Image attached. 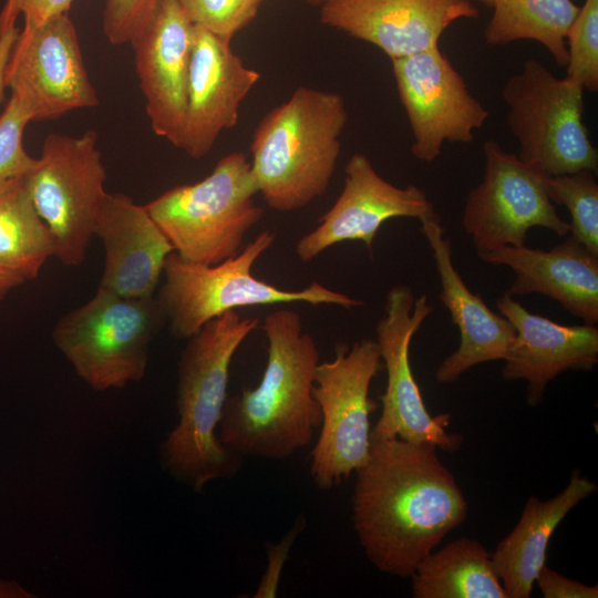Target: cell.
<instances>
[{
    "label": "cell",
    "mask_w": 598,
    "mask_h": 598,
    "mask_svg": "<svg viewBox=\"0 0 598 598\" xmlns=\"http://www.w3.org/2000/svg\"><path fill=\"white\" fill-rule=\"evenodd\" d=\"M437 447L399 437L371 439L357 473L352 520L368 559L382 573L411 577L467 515V503Z\"/></svg>",
    "instance_id": "6da1fadb"
},
{
    "label": "cell",
    "mask_w": 598,
    "mask_h": 598,
    "mask_svg": "<svg viewBox=\"0 0 598 598\" xmlns=\"http://www.w3.org/2000/svg\"><path fill=\"white\" fill-rule=\"evenodd\" d=\"M260 328L266 369L257 386L227 398L218 439L240 457L283 460L309 445L321 422L312 392L319 351L295 310H274Z\"/></svg>",
    "instance_id": "7a4b0ae2"
},
{
    "label": "cell",
    "mask_w": 598,
    "mask_h": 598,
    "mask_svg": "<svg viewBox=\"0 0 598 598\" xmlns=\"http://www.w3.org/2000/svg\"><path fill=\"white\" fill-rule=\"evenodd\" d=\"M258 318L231 310L207 322L188 339L178 363L179 421L159 454L166 471L195 491L236 473L241 457L216 436L227 401L229 368Z\"/></svg>",
    "instance_id": "3957f363"
},
{
    "label": "cell",
    "mask_w": 598,
    "mask_h": 598,
    "mask_svg": "<svg viewBox=\"0 0 598 598\" xmlns=\"http://www.w3.org/2000/svg\"><path fill=\"white\" fill-rule=\"evenodd\" d=\"M347 122L341 94L307 86L261 118L250 143V168L270 208L293 212L327 192Z\"/></svg>",
    "instance_id": "277c9868"
},
{
    "label": "cell",
    "mask_w": 598,
    "mask_h": 598,
    "mask_svg": "<svg viewBox=\"0 0 598 598\" xmlns=\"http://www.w3.org/2000/svg\"><path fill=\"white\" fill-rule=\"evenodd\" d=\"M275 239L272 231L264 230L237 255L215 265L187 261L172 252L166 259L164 281L156 296L171 333L189 339L210 320L247 307L305 302L350 310L363 306L361 300L317 281L300 290H288L256 278L251 269Z\"/></svg>",
    "instance_id": "5b68a950"
},
{
    "label": "cell",
    "mask_w": 598,
    "mask_h": 598,
    "mask_svg": "<svg viewBox=\"0 0 598 598\" xmlns=\"http://www.w3.org/2000/svg\"><path fill=\"white\" fill-rule=\"evenodd\" d=\"M257 194L250 162L233 152L204 179L167 189L145 207L181 258L215 265L237 255L262 217Z\"/></svg>",
    "instance_id": "8992f818"
},
{
    "label": "cell",
    "mask_w": 598,
    "mask_h": 598,
    "mask_svg": "<svg viewBox=\"0 0 598 598\" xmlns=\"http://www.w3.org/2000/svg\"><path fill=\"white\" fill-rule=\"evenodd\" d=\"M165 323L156 296L126 298L97 289L58 320L52 339L89 386L106 391L143 379L150 347Z\"/></svg>",
    "instance_id": "52a82bcc"
},
{
    "label": "cell",
    "mask_w": 598,
    "mask_h": 598,
    "mask_svg": "<svg viewBox=\"0 0 598 598\" xmlns=\"http://www.w3.org/2000/svg\"><path fill=\"white\" fill-rule=\"evenodd\" d=\"M584 93L579 84L557 78L535 59L507 79L502 97L523 162L547 176L597 173V148L584 122Z\"/></svg>",
    "instance_id": "ba28073f"
},
{
    "label": "cell",
    "mask_w": 598,
    "mask_h": 598,
    "mask_svg": "<svg viewBox=\"0 0 598 598\" xmlns=\"http://www.w3.org/2000/svg\"><path fill=\"white\" fill-rule=\"evenodd\" d=\"M106 171L97 134H49L41 155L23 176L30 198L55 243V258L78 267L85 260L106 198Z\"/></svg>",
    "instance_id": "9c48e42d"
},
{
    "label": "cell",
    "mask_w": 598,
    "mask_h": 598,
    "mask_svg": "<svg viewBox=\"0 0 598 598\" xmlns=\"http://www.w3.org/2000/svg\"><path fill=\"white\" fill-rule=\"evenodd\" d=\"M382 368L373 339L338 344L336 357L315 370L313 396L320 408V433L311 453L310 474L329 489L362 467L370 454V414L378 404L370 385Z\"/></svg>",
    "instance_id": "30bf717a"
},
{
    "label": "cell",
    "mask_w": 598,
    "mask_h": 598,
    "mask_svg": "<svg viewBox=\"0 0 598 598\" xmlns=\"http://www.w3.org/2000/svg\"><path fill=\"white\" fill-rule=\"evenodd\" d=\"M432 311L427 296L416 298L409 286L388 291L384 315L375 328L386 386L380 396L381 415L371 429V439L399 437L454 453L462 445V436L446 431L450 414L429 413L410 364L411 340Z\"/></svg>",
    "instance_id": "8fae6325"
},
{
    "label": "cell",
    "mask_w": 598,
    "mask_h": 598,
    "mask_svg": "<svg viewBox=\"0 0 598 598\" xmlns=\"http://www.w3.org/2000/svg\"><path fill=\"white\" fill-rule=\"evenodd\" d=\"M484 176L466 198L462 224L477 251L525 245L533 227L560 237L570 231L548 196L547 175L494 141L483 146Z\"/></svg>",
    "instance_id": "7c38bea8"
},
{
    "label": "cell",
    "mask_w": 598,
    "mask_h": 598,
    "mask_svg": "<svg viewBox=\"0 0 598 598\" xmlns=\"http://www.w3.org/2000/svg\"><path fill=\"white\" fill-rule=\"evenodd\" d=\"M6 84L32 122L99 104L69 13L23 25L7 64Z\"/></svg>",
    "instance_id": "4fadbf2b"
},
{
    "label": "cell",
    "mask_w": 598,
    "mask_h": 598,
    "mask_svg": "<svg viewBox=\"0 0 598 598\" xmlns=\"http://www.w3.org/2000/svg\"><path fill=\"white\" fill-rule=\"evenodd\" d=\"M391 62L413 135L411 152L416 159L431 163L445 142L474 140V132L484 125L489 113L472 95L439 45Z\"/></svg>",
    "instance_id": "5bb4252c"
},
{
    "label": "cell",
    "mask_w": 598,
    "mask_h": 598,
    "mask_svg": "<svg viewBox=\"0 0 598 598\" xmlns=\"http://www.w3.org/2000/svg\"><path fill=\"white\" fill-rule=\"evenodd\" d=\"M344 174L343 188L332 207L296 245V254L303 262L343 241H362L372 252L378 230L393 218H414L421 224L441 219L423 189L391 184L362 153L349 158Z\"/></svg>",
    "instance_id": "9a60e30c"
},
{
    "label": "cell",
    "mask_w": 598,
    "mask_h": 598,
    "mask_svg": "<svg viewBox=\"0 0 598 598\" xmlns=\"http://www.w3.org/2000/svg\"><path fill=\"white\" fill-rule=\"evenodd\" d=\"M229 40L194 25L187 80V106L179 147L200 159L219 135L239 120L244 99L261 73L247 66Z\"/></svg>",
    "instance_id": "2e32d148"
},
{
    "label": "cell",
    "mask_w": 598,
    "mask_h": 598,
    "mask_svg": "<svg viewBox=\"0 0 598 598\" xmlns=\"http://www.w3.org/2000/svg\"><path fill=\"white\" fill-rule=\"evenodd\" d=\"M471 0H326L320 21L373 44L391 60L439 45L460 19L478 17Z\"/></svg>",
    "instance_id": "e0dca14e"
},
{
    "label": "cell",
    "mask_w": 598,
    "mask_h": 598,
    "mask_svg": "<svg viewBox=\"0 0 598 598\" xmlns=\"http://www.w3.org/2000/svg\"><path fill=\"white\" fill-rule=\"evenodd\" d=\"M193 30L178 0H158L150 24L131 43L152 130L177 148L186 117Z\"/></svg>",
    "instance_id": "ac0fdd59"
},
{
    "label": "cell",
    "mask_w": 598,
    "mask_h": 598,
    "mask_svg": "<svg viewBox=\"0 0 598 598\" xmlns=\"http://www.w3.org/2000/svg\"><path fill=\"white\" fill-rule=\"evenodd\" d=\"M496 307L515 329V338L504 360L506 381L527 382V402H542L547 384L568 370H591L598 362L596 324L565 326L529 312L504 292Z\"/></svg>",
    "instance_id": "d6986e66"
},
{
    "label": "cell",
    "mask_w": 598,
    "mask_h": 598,
    "mask_svg": "<svg viewBox=\"0 0 598 598\" xmlns=\"http://www.w3.org/2000/svg\"><path fill=\"white\" fill-rule=\"evenodd\" d=\"M94 236L104 248L97 289L126 298L155 296L174 248L145 205L122 193H107Z\"/></svg>",
    "instance_id": "ffe728a7"
},
{
    "label": "cell",
    "mask_w": 598,
    "mask_h": 598,
    "mask_svg": "<svg viewBox=\"0 0 598 598\" xmlns=\"http://www.w3.org/2000/svg\"><path fill=\"white\" fill-rule=\"evenodd\" d=\"M440 276V301L451 313L460 331L458 348L436 368L439 383H452L471 368L495 360H505L515 338L507 318L487 307L478 293L472 292L452 259V246L444 237L441 219L421 224Z\"/></svg>",
    "instance_id": "44dd1931"
},
{
    "label": "cell",
    "mask_w": 598,
    "mask_h": 598,
    "mask_svg": "<svg viewBox=\"0 0 598 598\" xmlns=\"http://www.w3.org/2000/svg\"><path fill=\"white\" fill-rule=\"evenodd\" d=\"M485 262L507 266L515 278L509 296L540 293L557 301L584 323L598 322V255L571 235L550 250L504 246L477 251Z\"/></svg>",
    "instance_id": "7402d4cb"
},
{
    "label": "cell",
    "mask_w": 598,
    "mask_h": 598,
    "mask_svg": "<svg viewBox=\"0 0 598 598\" xmlns=\"http://www.w3.org/2000/svg\"><path fill=\"white\" fill-rule=\"evenodd\" d=\"M598 486L575 471L565 488L540 501L529 496L518 522L503 538L492 559L508 598H528L545 565L549 539L567 514L591 496Z\"/></svg>",
    "instance_id": "603a6c76"
},
{
    "label": "cell",
    "mask_w": 598,
    "mask_h": 598,
    "mask_svg": "<svg viewBox=\"0 0 598 598\" xmlns=\"http://www.w3.org/2000/svg\"><path fill=\"white\" fill-rule=\"evenodd\" d=\"M411 577L415 598H508L492 554L466 537L431 551Z\"/></svg>",
    "instance_id": "cb8c5ba5"
},
{
    "label": "cell",
    "mask_w": 598,
    "mask_h": 598,
    "mask_svg": "<svg viewBox=\"0 0 598 598\" xmlns=\"http://www.w3.org/2000/svg\"><path fill=\"white\" fill-rule=\"evenodd\" d=\"M491 7L493 14L484 31L487 44L533 40L559 68L566 66V35L580 8L573 0H491Z\"/></svg>",
    "instance_id": "d4e9b609"
},
{
    "label": "cell",
    "mask_w": 598,
    "mask_h": 598,
    "mask_svg": "<svg viewBox=\"0 0 598 598\" xmlns=\"http://www.w3.org/2000/svg\"><path fill=\"white\" fill-rule=\"evenodd\" d=\"M55 257V243L38 214L23 177L0 184V268L35 279L47 260Z\"/></svg>",
    "instance_id": "484cf974"
},
{
    "label": "cell",
    "mask_w": 598,
    "mask_h": 598,
    "mask_svg": "<svg viewBox=\"0 0 598 598\" xmlns=\"http://www.w3.org/2000/svg\"><path fill=\"white\" fill-rule=\"evenodd\" d=\"M595 175L590 169H582L548 176L546 187L551 202L569 210V235L598 255V184Z\"/></svg>",
    "instance_id": "4316f807"
},
{
    "label": "cell",
    "mask_w": 598,
    "mask_h": 598,
    "mask_svg": "<svg viewBox=\"0 0 598 598\" xmlns=\"http://www.w3.org/2000/svg\"><path fill=\"white\" fill-rule=\"evenodd\" d=\"M566 78L598 90V0H585L566 35Z\"/></svg>",
    "instance_id": "83f0119b"
},
{
    "label": "cell",
    "mask_w": 598,
    "mask_h": 598,
    "mask_svg": "<svg viewBox=\"0 0 598 598\" xmlns=\"http://www.w3.org/2000/svg\"><path fill=\"white\" fill-rule=\"evenodd\" d=\"M264 0H178L193 25L231 41L257 16Z\"/></svg>",
    "instance_id": "f1b7e54d"
},
{
    "label": "cell",
    "mask_w": 598,
    "mask_h": 598,
    "mask_svg": "<svg viewBox=\"0 0 598 598\" xmlns=\"http://www.w3.org/2000/svg\"><path fill=\"white\" fill-rule=\"evenodd\" d=\"M32 122L28 111L10 96L0 113V184L11 178L23 177L35 164L24 148L23 135Z\"/></svg>",
    "instance_id": "f546056e"
},
{
    "label": "cell",
    "mask_w": 598,
    "mask_h": 598,
    "mask_svg": "<svg viewBox=\"0 0 598 598\" xmlns=\"http://www.w3.org/2000/svg\"><path fill=\"white\" fill-rule=\"evenodd\" d=\"M158 0H105L102 29L114 45L132 43L150 24Z\"/></svg>",
    "instance_id": "4dcf8cb0"
},
{
    "label": "cell",
    "mask_w": 598,
    "mask_h": 598,
    "mask_svg": "<svg viewBox=\"0 0 598 598\" xmlns=\"http://www.w3.org/2000/svg\"><path fill=\"white\" fill-rule=\"evenodd\" d=\"M74 0H6L0 11V35L23 16L24 27H37L47 20L69 13Z\"/></svg>",
    "instance_id": "1f68e13d"
},
{
    "label": "cell",
    "mask_w": 598,
    "mask_h": 598,
    "mask_svg": "<svg viewBox=\"0 0 598 598\" xmlns=\"http://www.w3.org/2000/svg\"><path fill=\"white\" fill-rule=\"evenodd\" d=\"M535 582L545 598H597L598 586L570 579L546 566L539 570Z\"/></svg>",
    "instance_id": "d6a6232c"
},
{
    "label": "cell",
    "mask_w": 598,
    "mask_h": 598,
    "mask_svg": "<svg viewBox=\"0 0 598 598\" xmlns=\"http://www.w3.org/2000/svg\"><path fill=\"white\" fill-rule=\"evenodd\" d=\"M299 524L285 536L277 545H271L268 549V568L262 576V579L256 590L255 597H275L278 588L281 569L288 557L291 545L296 536L300 533Z\"/></svg>",
    "instance_id": "836d02e7"
},
{
    "label": "cell",
    "mask_w": 598,
    "mask_h": 598,
    "mask_svg": "<svg viewBox=\"0 0 598 598\" xmlns=\"http://www.w3.org/2000/svg\"><path fill=\"white\" fill-rule=\"evenodd\" d=\"M19 31L20 29L16 25L0 35V107L7 89L6 69Z\"/></svg>",
    "instance_id": "e575fe53"
},
{
    "label": "cell",
    "mask_w": 598,
    "mask_h": 598,
    "mask_svg": "<svg viewBox=\"0 0 598 598\" xmlns=\"http://www.w3.org/2000/svg\"><path fill=\"white\" fill-rule=\"evenodd\" d=\"M27 280L16 271L0 268V302L17 287L23 285Z\"/></svg>",
    "instance_id": "d590c367"
},
{
    "label": "cell",
    "mask_w": 598,
    "mask_h": 598,
    "mask_svg": "<svg viewBox=\"0 0 598 598\" xmlns=\"http://www.w3.org/2000/svg\"><path fill=\"white\" fill-rule=\"evenodd\" d=\"M32 597L22 586L11 580H0V598H29Z\"/></svg>",
    "instance_id": "8d00e7d4"
},
{
    "label": "cell",
    "mask_w": 598,
    "mask_h": 598,
    "mask_svg": "<svg viewBox=\"0 0 598 598\" xmlns=\"http://www.w3.org/2000/svg\"><path fill=\"white\" fill-rule=\"evenodd\" d=\"M309 6L320 7L326 0H305Z\"/></svg>",
    "instance_id": "74e56055"
},
{
    "label": "cell",
    "mask_w": 598,
    "mask_h": 598,
    "mask_svg": "<svg viewBox=\"0 0 598 598\" xmlns=\"http://www.w3.org/2000/svg\"><path fill=\"white\" fill-rule=\"evenodd\" d=\"M477 1L482 2L485 6L491 7V0H477Z\"/></svg>",
    "instance_id": "f35d334b"
}]
</instances>
